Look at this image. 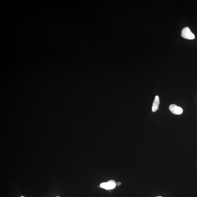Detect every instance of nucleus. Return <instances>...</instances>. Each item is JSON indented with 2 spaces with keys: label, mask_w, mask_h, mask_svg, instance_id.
Masks as SVG:
<instances>
[{
  "label": "nucleus",
  "mask_w": 197,
  "mask_h": 197,
  "mask_svg": "<svg viewBox=\"0 0 197 197\" xmlns=\"http://www.w3.org/2000/svg\"><path fill=\"white\" fill-rule=\"evenodd\" d=\"M181 36L183 38L188 40H193L195 38V36L192 33L189 28H184L182 30Z\"/></svg>",
  "instance_id": "1"
},
{
  "label": "nucleus",
  "mask_w": 197,
  "mask_h": 197,
  "mask_svg": "<svg viewBox=\"0 0 197 197\" xmlns=\"http://www.w3.org/2000/svg\"><path fill=\"white\" fill-rule=\"evenodd\" d=\"M116 186V182L113 180H109L107 182L103 183L100 184L101 188L107 190L113 189Z\"/></svg>",
  "instance_id": "2"
},
{
  "label": "nucleus",
  "mask_w": 197,
  "mask_h": 197,
  "mask_svg": "<svg viewBox=\"0 0 197 197\" xmlns=\"http://www.w3.org/2000/svg\"><path fill=\"white\" fill-rule=\"evenodd\" d=\"M169 109L172 113L175 115H180L182 114L183 109L180 107L172 104L169 106Z\"/></svg>",
  "instance_id": "3"
},
{
  "label": "nucleus",
  "mask_w": 197,
  "mask_h": 197,
  "mask_svg": "<svg viewBox=\"0 0 197 197\" xmlns=\"http://www.w3.org/2000/svg\"><path fill=\"white\" fill-rule=\"evenodd\" d=\"M159 96H156L155 97V100H154L153 104L152 111L153 112H156L159 109Z\"/></svg>",
  "instance_id": "4"
},
{
  "label": "nucleus",
  "mask_w": 197,
  "mask_h": 197,
  "mask_svg": "<svg viewBox=\"0 0 197 197\" xmlns=\"http://www.w3.org/2000/svg\"><path fill=\"white\" fill-rule=\"evenodd\" d=\"M121 183L120 182H118L117 183H116V186H119L121 185Z\"/></svg>",
  "instance_id": "5"
},
{
  "label": "nucleus",
  "mask_w": 197,
  "mask_h": 197,
  "mask_svg": "<svg viewBox=\"0 0 197 197\" xmlns=\"http://www.w3.org/2000/svg\"><path fill=\"white\" fill-rule=\"evenodd\" d=\"M162 197V196H158V197Z\"/></svg>",
  "instance_id": "6"
},
{
  "label": "nucleus",
  "mask_w": 197,
  "mask_h": 197,
  "mask_svg": "<svg viewBox=\"0 0 197 197\" xmlns=\"http://www.w3.org/2000/svg\"><path fill=\"white\" fill-rule=\"evenodd\" d=\"M21 197H25L24 196H21Z\"/></svg>",
  "instance_id": "7"
},
{
  "label": "nucleus",
  "mask_w": 197,
  "mask_h": 197,
  "mask_svg": "<svg viewBox=\"0 0 197 197\" xmlns=\"http://www.w3.org/2000/svg\"></svg>",
  "instance_id": "8"
}]
</instances>
